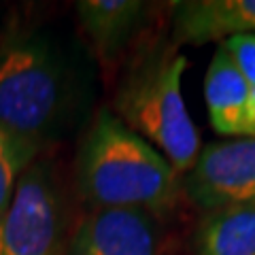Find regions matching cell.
Returning <instances> with one entry per match:
<instances>
[{
  "instance_id": "obj_1",
  "label": "cell",
  "mask_w": 255,
  "mask_h": 255,
  "mask_svg": "<svg viewBox=\"0 0 255 255\" xmlns=\"http://www.w3.org/2000/svg\"><path fill=\"white\" fill-rule=\"evenodd\" d=\"M79 189L96 211L159 213L174 206L179 172L109 109L96 115L79 153Z\"/></svg>"
},
{
  "instance_id": "obj_2",
  "label": "cell",
  "mask_w": 255,
  "mask_h": 255,
  "mask_svg": "<svg viewBox=\"0 0 255 255\" xmlns=\"http://www.w3.org/2000/svg\"><path fill=\"white\" fill-rule=\"evenodd\" d=\"M185 66V55L166 47L140 60L115 96L117 117L157 149L179 174L194 168L202 149L181 92Z\"/></svg>"
},
{
  "instance_id": "obj_3",
  "label": "cell",
  "mask_w": 255,
  "mask_h": 255,
  "mask_svg": "<svg viewBox=\"0 0 255 255\" xmlns=\"http://www.w3.org/2000/svg\"><path fill=\"white\" fill-rule=\"evenodd\" d=\"M62 68L51 45L34 34L0 43V128L41 142L60 113Z\"/></svg>"
},
{
  "instance_id": "obj_4",
  "label": "cell",
  "mask_w": 255,
  "mask_h": 255,
  "mask_svg": "<svg viewBox=\"0 0 255 255\" xmlns=\"http://www.w3.org/2000/svg\"><path fill=\"white\" fill-rule=\"evenodd\" d=\"M62 202L51 172L32 164L0 213V255H58Z\"/></svg>"
},
{
  "instance_id": "obj_5",
  "label": "cell",
  "mask_w": 255,
  "mask_h": 255,
  "mask_svg": "<svg viewBox=\"0 0 255 255\" xmlns=\"http://www.w3.org/2000/svg\"><path fill=\"white\" fill-rule=\"evenodd\" d=\"M185 191L204 211L255 206V138L204 145L185 177Z\"/></svg>"
},
{
  "instance_id": "obj_6",
  "label": "cell",
  "mask_w": 255,
  "mask_h": 255,
  "mask_svg": "<svg viewBox=\"0 0 255 255\" xmlns=\"http://www.w3.org/2000/svg\"><path fill=\"white\" fill-rule=\"evenodd\" d=\"M68 255H162L159 226L142 211H96L79 223Z\"/></svg>"
},
{
  "instance_id": "obj_7",
  "label": "cell",
  "mask_w": 255,
  "mask_h": 255,
  "mask_svg": "<svg viewBox=\"0 0 255 255\" xmlns=\"http://www.w3.org/2000/svg\"><path fill=\"white\" fill-rule=\"evenodd\" d=\"M255 34V0H187L174 4V45H204Z\"/></svg>"
},
{
  "instance_id": "obj_8",
  "label": "cell",
  "mask_w": 255,
  "mask_h": 255,
  "mask_svg": "<svg viewBox=\"0 0 255 255\" xmlns=\"http://www.w3.org/2000/svg\"><path fill=\"white\" fill-rule=\"evenodd\" d=\"M204 100L215 132L223 136L251 138V98L249 85L230 53L217 47L204 77Z\"/></svg>"
},
{
  "instance_id": "obj_9",
  "label": "cell",
  "mask_w": 255,
  "mask_h": 255,
  "mask_svg": "<svg viewBox=\"0 0 255 255\" xmlns=\"http://www.w3.org/2000/svg\"><path fill=\"white\" fill-rule=\"evenodd\" d=\"M145 4L134 0H85L77 4L79 23L102 60H111L136 34Z\"/></svg>"
},
{
  "instance_id": "obj_10",
  "label": "cell",
  "mask_w": 255,
  "mask_h": 255,
  "mask_svg": "<svg viewBox=\"0 0 255 255\" xmlns=\"http://www.w3.org/2000/svg\"><path fill=\"white\" fill-rule=\"evenodd\" d=\"M196 255H255V206L206 213L198 226Z\"/></svg>"
},
{
  "instance_id": "obj_11",
  "label": "cell",
  "mask_w": 255,
  "mask_h": 255,
  "mask_svg": "<svg viewBox=\"0 0 255 255\" xmlns=\"http://www.w3.org/2000/svg\"><path fill=\"white\" fill-rule=\"evenodd\" d=\"M36 151V142L15 136L0 128V213L11 202L23 172L34 164Z\"/></svg>"
},
{
  "instance_id": "obj_12",
  "label": "cell",
  "mask_w": 255,
  "mask_h": 255,
  "mask_svg": "<svg viewBox=\"0 0 255 255\" xmlns=\"http://www.w3.org/2000/svg\"><path fill=\"white\" fill-rule=\"evenodd\" d=\"M223 49L230 53V58L236 64L249 85V98H251V138H255V34H241L223 41Z\"/></svg>"
}]
</instances>
